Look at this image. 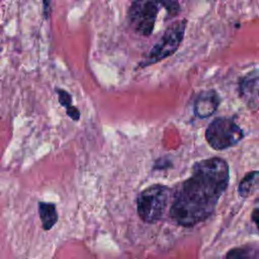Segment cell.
Returning a JSON list of instances; mask_svg holds the SVG:
<instances>
[{"label": "cell", "instance_id": "obj_1", "mask_svg": "<svg viewBox=\"0 0 259 259\" xmlns=\"http://www.w3.org/2000/svg\"><path fill=\"white\" fill-rule=\"evenodd\" d=\"M230 178L228 163L219 157L197 161L190 176L176 188L170 217L179 226L190 228L208 219L226 191Z\"/></svg>", "mask_w": 259, "mask_h": 259}, {"label": "cell", "instance_id": "obj_2", "mask_svg": "<svg viewBox=\"0 0 259 259\" xmlns=\"http://www.w3.org/2000/svg\"><path fill=\"white\" fill-rule=\"evenodd\" d=\"M172 190L163 184H153L142 190L136 199L137 212L147 224L159 222L168 206Z\"/></svg>", "mask_w": 259, "mask_h": 259}, {"label": "cell", "instance_id": "obj_3", "mask_svg": "<svg viewBox=\"0 0 259 259\" xmlns=\"http://www.w3.org/2000/svg\"><path fill=\"white\" fill-rule=\"evenodd\" d=\"M187 20L185 18L173 22L164 31L162 37L152 47L149 54L138 63L137 69L155 65L177 52L185 34Z\"/></svg>", "mask_w": 259, "mask_h": 259}, {"label": "cell", "instance_id": "obj_4", "mask_svg": "<svg viewBox=\"0 0 259 259\" xmlns=\"http://www.w3.org/2000/svg\"><path fill=\"white\" fill-rule=\"evenodd\" d=\"M160 1H133L126 12L128 25L140 35L152 34L160 10Z\"/></svg>", "mask_w": 259, "mask_h": 259}, {"label": "cell", "instance_id": "obj_5", "mask_svg": "<svg viewBox=\"0 0 259 259\" xmlns=\"http://www.w3.org/2000/svg\"><path fill=\"white\" fill-rule=\"evenodd\" d=\"M205 140L214 150H225L238 144L243 138L241 127L227 117L214 118L205 130Z\"/></svg>", "mask_w": 259, "mask_h": 259}, {"label": "cell", "instance_id": "obj_6", "mask_svg": "<svg viewBox=\"0 0 259 259\" xmlns=\"http://www.w3.org/2000/svg\"><path fill=\"white\" fill-rule=\"evenodd\" d=\"M220 105V96L213 89L199 92L193 104V111L198 118H207L212 115Z\"/></svg>", "mask_w": 259, "mask_h": 259}, {"label": "cell", "instance_id": "obj_7", "mask_svg": "<svg viewBox=\"0 0 259 259\" xmlns=\"http://www.w3.org/2000/svg\"><path fill=\"white\" fill-rule=\"evenodd\" d=\"M239 93L247 105L255 106L259 103V70L250 72L241 80Z\"/></svg>", "mask_w": 259, "mask_h": 259}, {"label": "cell", "instance_id": "obj_8", "mask_svg": "<svg viewBox=\"0 0 259 259\" xmlns=\"http://www.w3.org/2000/svg\"><path fill=\"white\" fill-rule=\"evenodd\" d=\"M37 209L42 229L46 231H50L59 220L56 204L53 202L38 201Z\"/></svg>", "mask_w": 259, "mask_h": 259}, {"label": "cell", "instance_id": "obj_9", "mask_svg": "<svg viewBox=\"0 0 259 259\" xmlns=\"http://www.w3.org/2000/svg\"><path fill=\"white\" fill-rule=\"evenodd\" d=\"M55 92L58 95V100L60 104L66 109L67 115L74 121H78L80 119L81 113L80 110L73 105L72 102V95L65 89L60 87H55Z\"/></svg>", "mask_w": 259, "mask_h": 259}, {"label": "cell", "instance_id": "obj_10", "mask_svg": "<svg viewBox=\"0 0 259 259\" xmlns=\"http://www.w3.org/2000/svg\"><path fill=\"white\" fill-rule=\"evenodd\" d=\"M259 188V171L249 172L241 180L238 187V192L240 196L247 197L251 195L255 190Z\"/></svg>", "mask_w": 259, "mask_h": 259}, {"label": "cell", "instance_id": "obj_11", "mask_svg": "<svg viewBox=\"0 0 259 259\" xmlns=\"http://www.w3.org/2000/svg\"><path fill=\"white\" fill-rule=\"evenodd\" d=\"M224 259H259V247L243 246L231 249Z\"/></svg>", "mask_w": 259, "mask_h": 259}, {"label": "cell", "instance_id": "obj_12", "mask_svg": "<svg viewBox=\"0 0 259 259\" xmlns=\"http://www.w3.org/2000/svg\"><path fill=\"white\" fill-rule=\"evenodd\" d=\"M161 5L167 11V19L175 17L180 13V6L179 3L176 1H160Z\"/></svg>", "mask_w": 259, "mask_h": 259}, {"label": "cell", "instance_id": "obj_13", "mask_svg": "<svg viewBox=\"0 0 259 259\" xmlns=\"http://www.w3.org/2000/svg\"><path fill=\"white\" fill-rule=\"evenodd\" d=\"M52 13V2L51 1H42V15L46 19L51 16Z\"/></svg>", "mask_w": 259, "mask_h": 259}, {"label": "cell", "instance_id": "obj_14", "mask_svg": "<svg viewBox=\"0 0 259 259\" xmlns=\"http://www.w3.org/2000/svg\"><path fill=\"white\" fill-rule=\"evenodd\" d=\"M251 218H252V221L256 224L257 228L259 229V207H258V208H255V209L252 211Z\"/></svg>", "mask_w": 259, "mask_h": 259}]
</instances>
